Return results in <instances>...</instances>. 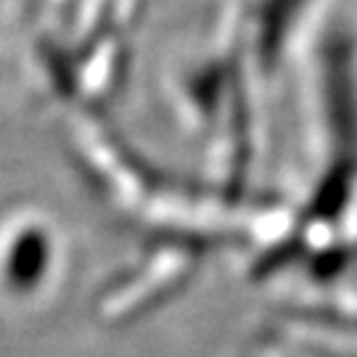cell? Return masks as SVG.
I'll use <instances>...</instances> for the list:
<instances>
[{
  "label": "cell",
  "instance_id": "obj_1",
  "mask_svg": "<svg viewBox=\"0 0 357 357\" xmlns=\"http://www.w3.org/2000/svg\"><path fill=\"white\" fill-rule=\"evenodd\" d=\"M43 268H48V236L43 238L38 230H24V236L16 238V246L8 255L6 265V281L13 291L35 289L32 283L40 278Z\"/></svg>",
  "mask_w": 357,
  "mask_h": 357
}]
</instances>
